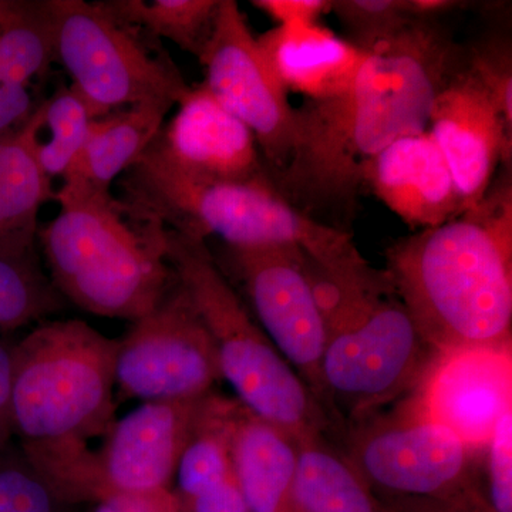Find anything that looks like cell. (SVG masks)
I'll return each instance as SVG.
<instances>
[{
	"instance_id": "cell-11",
	"label": "cell",
	"mask_w": 512,
	"mask_h": 512,
	"mask_svg": "<svg viewBox=\"0 0 512 512\" xmlns=\"http://www.w3.org/2000/svg\"><path fill=\"white\" fill-rule=\"evenodd\" d=\"M200 63L204 86L254 134L272 183L284 173L296 141L295 107L269 69L235 0H221L217 25Z\"/></svg>"
},
{
	"instance_id": "cell-2",
	"label": "cell",
	"mask_w": 512,
	"mask_h": 512,
	"mask_svg": "<svg viewBox=\"0 0 512 512\" xmlns=\"http://www.w3.org/2000/svg\"><path fill=\"white\" fill-rule=\"evenodd\" d=\"M384 271L437 353L512 345L511 167L474 207L390 245Z\"/></svg>"
},
{
	"instance_id": "cell-3",
	"label": "cell",
	"mask_w": 512,
	"mask_h": 512,
	"mask_svg": "<svg viewBox=\"0 0 512 512\" xmlns=\"http://www.w3.org/2000/svg\"><path fill=\"white\" fill-rule=\"evenodd\" d=\"M117 349L79 319L42 323L12 346L13 434L56 495L99 498L87 443L114 423Z\"/></svg>"
},
{
	"instance_id": "cell-29",
	"label": "cell",
	"mask_w": 512,
	"mask_h": 512,
	"mask_svg": "<svg viewBox=\"0 0 512 512\" xmlns=\"http://www.w3.org/2000/svg\"><path fill=\"white\" fill-rule=\"evenodd\" d=\"M55 491L22 456L0 460V512H55Z\"/></svg>"
},
{
	"instance_id": "cell-18",
	"label": "cell",
	"mask_w": 512,
	"mask_h": 512,
	"mask_svg": "<svg viewBox=\"0 0 512 512\" xmlns=\"http://www.w3.org/2000/svg\"><path fill=\"white\" fill-rule=\"evenodd\" d=\"M256 40L285 92L313 103L348 92L369 56L320 23L275 26Z\"/></svg>"
},
{
	"instance_id": "cell-15",
	"label": "cell",
	"mask_w": 512,
	"mask_h": 512,
	"mask_svg": "<svg viewBox=\"0 0 512 512\" xmlns=\"http://www.w3.org/2000/svg\"><path fill=\"white\" fill-rule=\"evenodd\" d=\"M147 147L171 170L210 183L271 180L254 134L204 84L190 87Z\"/></svg>"
},
{
	"instance_id": "cell-12",
	"label": "cell",
	"mask_w": 512,
	"mask_h": 512,
	"mask_svg": "<svg viewBox=\"0 0 512 512\" xmlns=\"http://www.w3.org/2000/svg\"><path fill=\"white\" fill-rule=\"evenodd\" d=\"M225 251L229 268L244 286L266 336L326 413L322 390L326 325L309 274L308 255L296 247H225Z\"/></svg>"
},
{
	"instance_id": "cell-26",
	"label": "cell",
	"mask_w": 512,
	"mask_h": 512,
	"mask_svg": "<svg viewBox=\"0 0 512 512\" xmlns=\"http://www.w3.org/2000/svg\"><path fill=\"white\" fill-rule=\"evenodd\" d=\"M42 110V130L47 128L50 137L39 140L37 160L43 173L53 180L69 170L89 137L93 121L100 117L72 86L59 87L43 101Z\"/></svg>"
},
{
	"instance_id": "cell-6",
	"label": "cell",
	"mask_w": 512,
	"mask_h": 512,
	"mask_svg": "<svg viewBox=\"0 0 512 512\" xmlns=\"http://www.w3.org/2000/svg\"><path fill=\"white\" fill-rule=\"evenodd\" d=\"M119 187L131 214L187 237H218L229 248L296 247L326 269L362 258L348 231L303 214L271 180H192L146 150L121 175Z\"/></svg>"
},
{
	"instance_id": "cell-17",
	"label": "cell",
	"mask_w": 512,
	"mask_h": 512,
	"mask_svg": "<svg viewBox=\"0 0 512 512\" xmlns=\"http://www.w3.org/2000/svg\"><path fill=\"white\" fill-rule=\"evenodd\" d=\"M362 185L417 231L439 227L467 211L429 130L383 148L363 168Z\"/></svg>"
},
{
	"instance_id": "cell-21",
	"label": "cell",
	"mask_w": 512,
	"mask_h": 512,
	"mask_svg": "<svg viewBox=\"0 0 512 512\" xmlns=\"http://www.w3.org/2000/svg\"><path fill=\"white\" fill-rule=\"evenodd\" d=\"M291 512H383L372 490L325 434L298 441Z\"/></svg>"
},
{
	"instance_id": "cell-23",
	"label": "cell",
	"mask_w": 512,
	"mask_h": 512,
	"mask_svg": "<svg viewBox=\"0 0 512 512\" xmlns=\"http://www.w3.org/2000/svg\"><path fill=\"white\" fill-rule=\"evenodd\" d=\"M37 229L0 239V335L63 309L62 295L40 268Z\"/></svg>"
},
{
	"instance_id": "cell-25",
	"label": "cell",
	"mask_w": 512,
	"mask_h": 512,
	"mask_svg": "<svg viewBox=\"0 0 512 512\" xmlns=\"http://www.w3.org/2000/svg\"><path fill=\"white\" fill-rule=\"evenodd\" d=\"M53 62L50 0H0V77L29 87Z\"/></svg>"
},
{
	"instance_id": "cell-30",
	"label": "cell",
	"mask_w": 512,
	"mask_h": 512,
	"mask_svg": "<svg viewBox=\"0 0 512 512\" xmlns=\"http://www.w3.org/2000/svg\"><path fill=\"white\" fill-rule=\"evenodd\" d=\"M490 508L512 512V409L498 421L487 448Z\"/></svg>"
},
{
	"instance_id": "cell-1",
	"label": "cell",
	"mask_w": 512,
	"mask_h": 512,
	"mask_svg": "<svg viewBox=\"0 0 512 512\" xmlns=\"http://www.w3.org/2000/svg\"><path fill=\"white\" fill-rule=\"evenodd\" d=\"M463 64V47L439 20H414L367 56L348 92L295 109V147L276 190L313 220L348 218L365 165L393 141L429 130L434 99Z\"/></svg>"
},
{
	"instance_id": "cell-10",
	"label": "cell",
	"mask_w": 512,
	"mask_h": 512,
	"mask_svg": "<svg viewBox=\"0 0 512 512\" xmlns=\"http://www.w3.org/2000/svg\"><path fill=\"white\" fill-rule=\"evenodd\" d=\"M222 380L217 348L190 296L175 282L153 311L119 339L116 387L124 400L167 402L208 396Z\"/></svg>"
},
{
	"instance_id": "cell-20",
	"label": "cell",
	"mask_w": 512,
	"mask_h": 512,
	"mask_svg": "<svg viewBox=\"0 0 512 512\" xmlns=\"http://www.w3.org/2000/svg\"><path fill=\"white\" fill-rule=\"evenodd\" d=\"M231 457L249 512H291L295 437L242 406L232 431Z\"/></svg>"
},
{
	"instance_id": "cell-36",
	"label": "cell",
	"mask_w": 512,
	"mask_h": 512,
	"mask_svg": "<svg viewBox=\"0 0 512 512\" xmlns=\"http://www.w3.org/2000/svg\"><path fill=\"white\" fill-rule=\"evenodd\" d=\"M191 512H249L238 481H232L185 504Z\"/></svg>"
},
{
	"instance_id": "cell-33",
	"label": "cell",
	"mask_w": 512,
	"mask_h": 512,
	"mask_svg": "<svg viewBox=\"0 0 512 512\" xmlns=\"http://www.w3.org/2000/svg\"><path fill=\"white\" fill-rule=\"evenodd\" d=\"M252 5L279 25L320 23L332 10V0H254Z\"/></svg>"
},
{
	"instance_id": "cell-31",
	"label": "cell",
	"mask_w": 512,
	"mask_h": 512,
	"mask_svg": "<svg viewBox=\"0 0 512 512\" xmlns=\"http://www.w3.org/2000/svg\"><path fill=\"white\" fill-rule=\"evenodd\" d=\"M383 512H493L476 488L446 498H389Z\"/></svg>"
},
{
	"instance_id": "cell-38",
	"label": "cell",
	"mask_w": 512,
	"mask_h": 512,
	"mask_svg": "<svg viewBox=\"0 0 512 512\" xmlns=\"http://www.w3.org/2000/svg\"><path fill=\"white\" fill-rule=\"evenodd\" d=\"M168 512H181V511H180V507H178V504H177V505H175V507L171 508V510Z\"/></svg>"
},
{
	"instance_id": "cell-27",
	"label": "cell",
	"mask_w": 512,
	"mask_h": 512,
	"mask_svg": "<svg viewBox=\"0 0 512 512\" xmlns=\"http://www.w3.org/2000/svg\"><path fill=\"white\" fill-rule=\"evenodd\" d=\"M348 42L370 55L414 22L404 0H332V10Z\"/></svg>"
},
{
	"instance_id": "cell-4",
	"label": "cell",
	"mask_w": 512,
	"mask_h": 512,
	"mask_svg": "<svg viewBox=\"0 0 512 512\" xmlns=\"http://www.w3.org/2000/svg\"><path fill=\"white\" fill-rule=\"evenodd\" d=\"M326 325L322 390L329 420L353 426L419 387L437 352L421 336L384 269L365 258L325 269L308 256Z\"/></svg>"
},
{
	"instance_id": "cell-5",
	"label": "cell",
	"mask_w": 512,
	"mask_h": 512,
	"mask_svg": "<svg viewBox=\"0 0 512 512\" xmlns=\"http://www.w3.org/2000/svg\"><path fill=\"white\" fill-rule=\"evenodd\" d=\"M59 214L37 229L50 281L64 301L101 318L134 322L175 282L164 227L141 220L110 194L60 188Z\"/></svg>"
},
{
	"instance_id": "cell-24",
	"label": "cell",
	"mask_w": 512,
	"mask_h": 512,
	"mask_svg": "<svg viewBox=\"0 0 512 512\" xmlns=\"http://www.w3.org/2000/svg\"><path fill=\"white\" fill-rule=\"evenodd\" d=\"M99 3L117 22L170 40L198 60L214 35L221 8V0H107Z\"/></svg>"
},
{
	"instance_id": "cell-34",
	"label": "cell",
	"mask_w": 512,
	"mask_h": 512,
	"mask_svg": "<svg viewBox=\"0 0 512 512\" xmlns=\"http://www.w3.org/2000/svg\"><path fill=\"white\" fill-rule=\"evenodd\" d=\"M178 504L168 490L148 494L114 493L100 498L92 512H168Z\"/></svg>"
},
{
	"instance_id": "cell-28",
	"label": "cell",
	"mask_w": 512,
	"mask_h": 512,
	"mask_svg": "<svg viewBox=\"0 0 512 512\" xmlns=\"http://www.w3.org/2000/svg\"><path fill=\"white\" fill-rule=\"evenodd\" d=\"M466 53V66L493 97L512 127V47L505 35H490L471 46Z\"/></svg>"
},
{
	"instance_id": "cell-8",
	"label": "cell",
	"mask_w": 512,
	"mask_h": 512,
	"mask_svg": "<svg viewBox=\"0 0 512 512\" xmlns=\"http://www.w3.org/2000/svg\"><path fill=\"white\" fill-rule=\"evenodd\" d=\"M55 57L99 117L137 104L177 106L190 90L167 55H154L140 32L100 3L50 0Z\"/></svg>"
},
{
	"instance_id": "cell-16",
	"label": "cell",
	"mask_w": 512,
	"mask_h": 512,
	"mask_svg": "<svg viewBox=\"0 0 512 512\" xmlns=\"http://www.w3.org/2000/svg\"><path fill=\"white\" fill-rule=\"evenodd\" d=\"M202 399L146 402L114 421L96 453L100 498L168 490Z\"/></svg>"
},
{
	"instance_id": "cell-7",
	"label": "cell",
	"mask_w": 512,
	"mask_h": 512,
	"mask_svg": "<svg viewBox=\"0 0 512 512\" xmlns=\"http://www.w3.org/2000/svg\"><path fill=\"white\" fill-rule=\"evenodd\" d=\"M165 254L217 348L239 403L296 440L325 434L329 417L245 309L207 242L164 228Z\"/></svg>"
},
{
	"instance_id": "cell-19",
	"label": "cell",
	"mask_w": 512,
	"mask_h": 512,
	"mask_svg": "<svg viewBox=\"0 0 512 512\" xmlns=\"http://www.w3.org/2000/svg\"><path fill=\"white\" fill-rule=\"evenodd\" d=\"M171 109L137 104L94 120L82 151L62 177L63 190L110 194L111 184L147 150Z\"/></svg>"
},
{
	"instance_id": "cell-9",
	"label": "cell",
	"mask_w": 512,
	"mask_h": 512,
	"mask_svg": "<svg viewBox=\"0 0 512 512\" xmlns=\"http://www.w3.org/2000/svg\"><path fill=\"white\" fill-rule=\"evenodd\" d=\"M400 406L350 430L345 454L370 490L389 498H446L474 488L476 454L409 399Z\"/></svg>"
},
{
	"instance_id": "cell-13",
	"label": "cell",
	"mask_w": 512,
	"mask_h": 512,
	"mask_svg": "<svg viewBox=\"0 0 512 512\" xmlns=\"http://www.w3.org/2000/svg\"><path fill=\"white\" fill-rule=\"evenodd\" d=\"M407 399L474 454L480 453L503 414L512 409V345L437 353Z\"/></svg>"
},
{
	"instance_id": "cell-32",
	"label": "cell",
	"mask_w": 512,
	"mask_h": 512,
	"mask_svg": "<svg viewBox=\"0 0 512 512\" xmlns=\"http://www.w3.org/2000/svg\"><path fill=\"white\" fill-rule=\"evenodd\" d=\"M37 106L28 86L0 77V136L25 126Z\"/></svg>"
},
{
	"instance_id": "cell-35",
	"label": "cell",
	"mask_w": 512,
	"mask_h": 512,
	"mask_svg": "<svg viewBox=\"0 0 512 512\" xmlns=\"http://www.w3.org/2000/svg\"><path fill=\"white\" fill-rule=\"evenodd\" d=\"M12 346L0 340V460L10 454L15 439L10 406V377H12Z\"/></svg>"
},
{
	"instance_id": "cell-37",
	"label": "cell",
	"mask_w": 512,
	"mask_h": 512,
	"mask_svg": "<svg viewBox=\"0 0 512 512\" xmlns=\"http://www.w3.org/2000/svg\"><path fill=\"white\" fill-rule=\"evenodd\" d=\"M413 20H439L454 10L464 8L466 3L458 0H404Z\"/></svg>"
},
{
	"instance_id": "cell-14",
	"label": "cell",
	"mask_w": 512,
	"mask_h": 512,
	"mask_svg": "<svg viewBox=\"0 0 512 512\" xmlns=\"http://www.w3.org/2000/svg\"><path fill=\"white\" fill-rule=\"evenodd\" d=\"M429 131L446 158L466 208L483 200L498 167H511L512 127L464 64L431 106Z\"/></svg>"
},
{
	"instance_id": "cell-22",
	"label": "cell",
	"mask_w": 512,
	"mask_h": 512,
	"mask_svg": "<svg viewBox=\"0 0 512 512\" xmlns=\"http://www.w3.org/2000/svg\"><path fill=\"white\" fill-rule=\"evenodd\" d=\"M42 103L25 126L0 136V239L37 227V215L55 200L52 180L37 160Z\"/></svg>"
}]
</instances>
